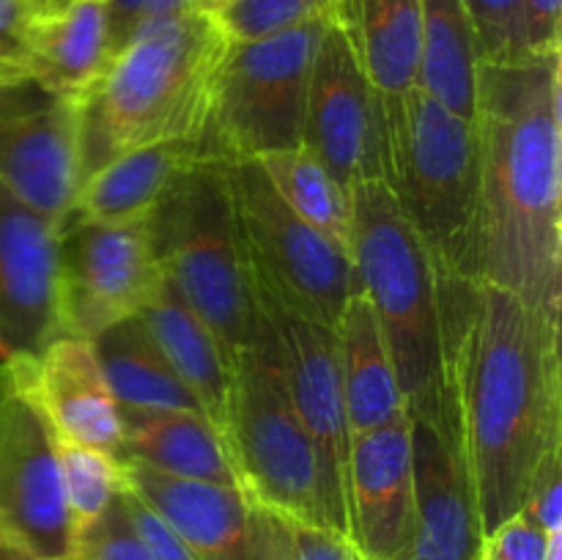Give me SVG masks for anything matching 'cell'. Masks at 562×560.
Segmentation results:
<instances>
[{
	"mask_svg": "<svg viewBox=\"0 0 562 560\" xmlns=\"http://www.w3.org/2000/svg\"><path fill=\"white\" fill-rule=\"evenodd\" d=\"M461 448L483 536L525 508L560 450V316L477 283L453 351Z\"/></svg>",
	"mask_w": 562,
	"mask_h": 560,
	"instance_id": "cell-1",
	"label": "cell"
},
{
	"mask_svg": "<svg viewBox=\"0 0 562 560\" xmlns=\"http://www.w3.org/2000/svg\"><path fill=\"white\" fill-rule=\"evenodd\" d=\"M477 137V283L560 316V53L481 64Z\"/></svg>",
	"mask_w": 562,
	"mask_h": 560,
	"instance_id": "cell-2",
	"label": "cell"
},
{
	"mask_svg": "<svg viewBox=\"0 0 562 560\" xmlns=\"http://www.w3.org/2000/svg\"><path fill=\"white\" fill-rule=\"evenodd\" d=\"M351 261L387 340L404 412L456 423L453 351L477 283L445 272L382 179L351 187Z\"/></svg>",
	"mask_w": 562,
	"mask_h": 560,
	"instance_id": "cell-3",
	"label": "cell"
},
{
	"mask_svg": "<svg viewBox=\"0 0 562 560\" xmlns=\"http://www.w3.org/2000/svg\"><path fill=\"white\" fill-rule=\"evenodd\" d=\"M228 42L192 9L124 44L80 99V184L132 148L198 141Z\"/></svg>",
	"mask_w": 562,
	"mask_h": 560,
	"instance_id": "cell-4",
	"label": "cell"
},
{
	"mask_svg": "<svg viewBox=\"0 0 562 560\" xmlns=\"http://www.w3.org/2000/svg\"><path fill=\"white\" fill-rule=\"evenodd\" d=\"M379 179L445 272L477 283V137L420 88L379 97Z\"/></svg>",
	"mask_w": 562,
	"mask_h": 560,
	"instance_id": "cell-5",
	"label": "cell"
},
{
	"mask_svg": "<svg viewBox=\"0 0 562 560\" xmlns=\"http://www.w3.org/2000/svg\"><path fill=\"white\" fill-rule=\"evenodd\" d=\"M154 250L168 283L234 357L261 327L223 159L198 157L151 212Z\"/></svg>",
	"mask_w": 562,
	"mask_h": 560,
	"instance_id": "cell-6",
	"label": "cell"
},
{
	"mask_svg": "<svg viewBox=\"0 0 562 560\" xmlns=\"http://www.w3.org/2000/svg\"><path fill=\"white\" fill-rule=\"evenodd\" d=\"M225 443L250 503L302 525L329 527L316 450L285 384L272 329L263 322L234 357ZM335 533V530H333Z\"/></svg>",
	"mask_w": 562,
	"mask_h": 560,
	"instance_id": "cell-7",
	"label": "cell"
},
{
	"mask_svg": "<svg viewBox=\"0 0 562 560\" xmlns=\"http://www.w3.org/2000/svg\"><path fill=\"white\" fill-rule=\"evenodd\" d=\"M335 16L250 42H228L212 82L198 152L209 159H261L302 146L313 55Z\"/></svg>",
	"mask_w": 562,
	"mask_h": 560,
	"instance_id": "cell-8",
	"label": "cell"
},
{
	"mask_svg": "<svg viewBox=\"0 0 562 560\" xmlns=\"http://www.w3.org/2000/svg\"><path fill=\"white\" fill-rule=\"evenodd\" d=\"M225 176L252 283L335 329L360 291L349 253L291 212L256 159L225 163Z\"/></svg>",
	"mask_w": 562,
	"mask_h": 560,
	"instance_id": "cell-9",
	"label": "cell"
},
{
	"mask_svg": "<svg viewBox=\"0 0 562 560\" xmlns=\"http://www.w3.org/2000/svg\"><path fill=\"white\" fill-rule=\"evenodd\" d=\"M151 214L124 223L66 217L58 236V302L64 335L93 340L140 316L162 289Z\"/></svg>",
	"mask_w": 562,
	"mask_h": 560,
	"instance_id": "cell-10",
	"label": "cell"
},
{
	"mask_svg": "<svg viewBox=\"0 0 562 560\" xmlns=\"http://www.w3.org/2000/svg\"><path fill=\"white\" fill-rule=\"evenodd\" d=\"M250 291L263 322L272 329L291 401H294L296 415L316 450L329 527L346 538L344 483L351 428L349 417H346L335 329L302 313L300 307L289 305L252 280Z\"/></svg>",
	"mask_w": 562,
	"mask_h": 560,
	"instance_id": "cell-11",
	"label": "cell"
},
{
	"mask_svg": "<svg viewBox=\"0 0 562 560\" xmlns=\"http://www.w3.org/2000/svg\"><path fill=\"white\" fill-rule=\"evenodd\" d=\"M0 536L42 558L71 560L75 552L55 432L5 362H0Z\"/></svg>",
	"mask_w": 562,
	"mask_h": 560,
	"instance_id": "cell-12",
	"label": "cell"
},
{
	"mask_svg": "<svg viewBox=\"0 0 562 560\" xmlns=\"http://www.w3.org/2000/svg\"><path fill=\"white\" fill-rule=\"evenodd\" d=\"M0 187L64 223L80 190V99L31 75L0 80Z\"/></svg>",
	"mask_w": 562,
	"mask_h": 560,
	"instance_id": "cell-13",
	"label": "cell"
},
{
	"mask_svg": "<svg viewBox=\"0 0 562 560\" xmlns=\"http://www.w3.org/2000/svg\"><path fill=\"white\" fill-rule=\"evenodd\" d=\"M302 146L322 159L346 190L379 179V93L335 20L313 55Z\"/></svg>",
	"mask_w": 562,
	"mask_h": 560,
	"instance_id": "cell-14",
	"label": "cell"
},
{
	"mask_svg": "<svg viewBox=\"0 0 562 560\" xmlns=\"http://www.w3.org/2000/svg\"><path fill=\"white\" fill-rule=\"evenodd\" d=\"M58 236L60 223L0 187V362L31 360L64 335Z\"/></svg>",
	"mask_w": 562,
	"mask_h": 560,
	"instance_id": "cell-15",
	"label": "cell"
},
{
	"mask_svg": "<svg viewBox=\"0 0 562 560\" xmlns=\"http://www.w3.org/2000/svg\"><path fill=\"white\" fill-rule=\"evenodd\" d=\"M346 541L360 560H406L415 533L409 417L351 434L344 483Z\"/></svg>",
	"mask_w": 562,
	"mask_h": 560,
	"instance_id": "cell-16",
	"label": "cell"
},
{
	"mask_svg": "<svg viewBox=\"0 0 562 560\" xmlns=\"http://www.w3.org/2000/svg\"><path fill=\"white\" fill-rule=\"evenodd\" d=\"M415 533L406 560H477L483 530L467 472L461 428L409 412Z\"/></svg>",
	"mask_w": 562,
	"mask_h": 560,
	"instance_id": "cell-17",
	"label": "cell"
},
{
	"mask_svg": "<svg viewBox=\"0 0 562 560\" xmlns=\"http://www.w3.org/2000/svg\"><path fill=\"white\" fill-rule=\"evenodd\" d=\"M5 366L58 437L121 453V406L91 340L58 335L42 355Z\"/></svg>",
	"mask_w": 562,
	"mask_h": 560,
	"instance_id": "cell-18",
	"label": "cell"
},
{
	"mask_svg": "<svg viewBox=\"0 0 562 560\" xmlns=\"http://www.w3.org/2000/svg\"><path fill=\"white\" fill-rule=\"evenodd\" d=\"M124 486L148 505L198 560H252L250 500L239 486L173 478L124 461Z\"/></svg>",
	"mask_w": 562,
	"mask_h": 560,
	"instance_id": "cell-19",
	"label": "cell"
},
{
	"mask_svg": "<svg viewBox=\"0 0 562 560\" xmlns=\"http://www.w3.org/2000/svg\"><path fill=\"white\" fill-rule=\"evenodd\" d=\"M110 58L104 0H64L49 5L27 33L25 75L64 97H86Z\"/></svg>",
	"mask_w": 562,
	"mask_h": 560,
	"instance_id": "cell-20",
	"label": "cell"
},
{
	"mask_svg": "<svg viewBox=\"0 0 562 560\" xmlns=\"http://www.w3.org/2000/svg\"><path fill=\"white\" fill-rule=\"evenodd\" d=\"M179 382L195 395L203 415L223 432L228 423L234 368L217 335L165 278L162 289L137 316Z\"/></svg>",
	"mask_w": 562,
	"mask_h": 560,
	"instance_id": "cell-21",
	"label": "cell"
},
{
	"mask_svg": "<svg viewBox=\"0 0 562 560\" xmlns=\"http://www.w3.org/2000/svg\"><path fill=\"white\" fill-rule=\"evenodd\" d=\"M119 456L165 475L239 486L223 432L201 412L121 410Z\"/></svg>",
	"mask_w": 562,
	"mask_h": 560,
	"instance_id": "cell-22",
	"label": "cell"
},
{
	"mask_svg": "<svg viewBox=\"0 0 562 560\" xmlns=\"http://www.w3.org/2000/svg\"><path fill=\"white\" fill-rule=\"evenodd\" d=\"M335 344L351 434L373 432L406 415L387 340L362 289L346 302L335 324Z\"/></svg>",
	"mask_w": 562,
	"mask_h": 560,
	"instance_id": "cell-23",
	"label": "cell"
},
{
	"mask_svg": "<svg viewBox=\"0 0 562 560\" xmlns=\"http://www.w3.org/2000/svg\"><path fill=\"white\" fill-rule=\"evenodd\" d=\"M198 157V141H168L119 154L82 181L66 217L88 223L148 217L176 176Z\"/></svg>",
	"mask_w": 562,
	"mask_h": 560,
	"instance_id": "cell-24",
	"label": "cell"
},
{
	"mask_svg": "<svg viewBox=\"0 0 562 560\" xmlns=\"http://www.w3.org/2000/svg\"><path fill=\"white\" fill-rule=\"evenodd\" d=\"M335 22L379 97H398L417 86L420 0H340Z\"/></svg>",
	"mask_w": 562,
	"mask_h": 560,
	"instance_id": "cell-25",
	"label": "cell"
},
{
	"mask_svg": "<svg viewBox=\"0 0 562 560\" xmlns=\"http://www.w3.org/2000/svg\"><path fill=\"white\" fill-rule=\"evenodd\" d=\"M420 66L417 88L461 119H475L477 55L475 31L464 0H420Z\"/></svg>",
	"mask_w": 562,
	"mask_h": 560,
	"instance_id": "cell-26",
	"label": "cell"
},
{
	"mask_svg": "<svg viewBox=\"0 0 562 560\" xmlns=\"http://www.w3.org/2000/svg\"><path fill=\"white\" fill-rule=\"evenodd\" d=\"M91 344L121 410L201 412L203 415L195 395L170 371L137 316L113 324Z\"/></svg>",
	"mask_w": 562,
	"mask_h": 560,
	"instance_id": "cell-27",
	"label": "cell"
},
{
	"mask_svg": "<svg viewBox=\"0 0 562 560\" xmlns=\"http://www.w3.org/2000/svg\"><path fill=\"white\" fill-rule=\"evenodd\" d=\"M256 163L261 165L278 195L289 203L291 212L300 214L307 225L351 256V228H355L351 190H346L329 173L322 159L313 157L305 146H296L267 154Z\"/></svg>",
	"mask_w": 562,
	"mask_h": 560,
	"instance_id": "cell-28",
	"label": "cell"
},
{
	"mask_svg": "<svg viewBox=\"0 0 562 560\" xmlns=\"http://www.w3.org/2000/svg\"><path fill=\"white\" fill-rule=\"evenodd\" d=\"M55 453L60 467L66 508L75 538L110 508L124 489V461L108 450L75 443L55 434Z\"/></svg>",
	"mask_w": 562,
	"mask_h": 560,
	"instance_id": "cell-29",
	"label": "cell"
},
{
	"mask_svg": "<svg viewBox=\"0 0 562 560\" xmlns=\"http://www.w3.org/2000/svg\"><path fill=\"white\" fill-rule=\"evenodd\" d=\"M338 3L340 0H225L214 20L231 42H250L335 16Z\"/></svg>",
	"mask_w": 562,
	"mask_h": 560,
	"instance_id": "cell-30",
	"label": "cell"
},
{
	"mask_svg": "<svg viewBox=\"0 0 562 560\" xmlns=\"http://www.w3.org/2000/svg\"><path fill=\"white\" fill-rule=\"evenodd\" d=\"M121 492L110 508L75 538L71 560H154L132 525Z\"/></svg>",
	"mask_w": 562,
	"mask_h": 560,
	"instance_id": "cell-31",
	"label": "cell"
},
{
	"mask_svg": "<svg viewBox=\"0 0 562 560\" xmlns=\"http://www.w3.org/2000/svg\"><path fill=\"white\" fill-rule=\"evenodd\" d=\"M481 64H510L519 55V0H464Z\"/></svg>",
	"mask_w": 562,
	"mask_h": 560,
	"instance_id": "cell-32",
	"label": "cell"
},
{
	"mask_svg": "<svg viewBox=\"0 0 562 560\" xmlns=\"http://www.w3.org/2000/svg\"><path fill=\"white\" fill-rule=\"evenodd\" d=\"M108 5V31H110V55L119 53L124 44L151 27L179 20L192 11V0H104Z\"/></svg>",
	"mask_w": 562,
	"mask_h": 560,
	"instance_id": "cell-33",
	"label": "cell"
},
{
	"mask_svg": "<svg viewBox=\"0 0 562 560\" xmlns=\"http://www.w3.org/2000/svg\"><path fill=\"white\" fill-rule=\"evenodd\" d=\"M549 541L552 536H547L519 511L483 536L477 560H547Z\"/></svg>",
	"mask_w": 562,
	"mask_h": 560,
	"instance_id": "cell-34",
	"label": "cell"
},
{
	"mask_svg": "<svg viewBox=\"0 0 562 560\" xmlns=\"http://www.w3.org/2000/svg\"><path fill=\"white\" fill-rule=\"evenodd\" d=\"M562 0H519V55L549 58L560 53Z\"/></svg>",
	"mask_w": 562,
	"mask_h": 560,
	"instance_id": "cell-35",
	"label": "cell"
},
{
	"mask_svg": "<svg viewBox=\"0 0 562 560\" xmlns=\"http://www.w3.org/2000/svg\"><path fill=\"white\" fill-rule=\"evenodd\" d=\"M560 481H562L560 450H554V453L543 461L541 470L536 472V478H532V486L530 492H527L525 508H521V514H525L532 525L541 527L547 536H558V533H562Z\"/></svg>",
	"mask_w": 562,
	"mask_h": 560,
	"instance_id": "cell-36",
	"label": "cell"
},
{
	"mask_svg": "<svg viewBox=\"0 0 562 560\" xmlns=\"http://www.w3.org/2000/svg\"><path fill=\"white\" fill-rule=\"evenodd\" d=\"M280 519V530H283L285 552L289 560H360L351 544L344 536L324 527L302 525L294 519Z\"/></svg>",
	"mask_w": 562,
	"mask_h": 560,
	"instance_id": "cell-37",
	"label": "cell"
},
{
	"mask_svg": "<svg viewBox=\"0 0 562 560\" xmlns=\"http://www.w3.org/2000/svg\"><path fill=\"white\" fill-rule=\"evenodd\" d=\"M49 5L53 0H0V55L20 71H25L27 33Z\"/></svg>",
	"mask_w": 562,
	"mask_h": 560,
	"instance_id": "cell-38",
	"label": "cell"
},
{
	"mask_svg": "<svg viewBox=\"0 0 562 560\" xmlns=\"http://www.w3.org/2000/svg\"><path fill=\"white\" fill-rule=\"evenodd\" d=\"M121 497H124L137 536L143 538V544H146V549L151 552L154 560H198L195 555H192V549L187 547V544L181 541V538L176 536V533L170 530L143 500H137L130 489L124 486Z\"/></svg>",
	"mask_w": 562,
	"mask_h": 560,
	"instance_id": "cell-39",
	"label": "cell"
},
{
	"mask_svg": "<svg viewBox=\"0 0 562 560\" xmlns=\"http://www.w3.org/2000/svg\"><path fill=\"white\" fill-rule=\"evenodd\" d=\"M250 522H252V560H289L278 516H274L272 511L261 508V505L250 503Z\"/></svg>",
	"mask_w": 562,
	"mask_h": 560,
	"instance_id": "cell-40",
	"label": "cell"
},
{
	"mask_svg": "<svg viewBox=\"0 0 562 560\" xmlns=\"http://www.w3.org/2000/svg\"><path fill=\"white\" fill-rule=\"evenodd\" d=\"M0 560H53V558H42V555L27 552V549L16 547V544H11L9 538L0 536Z\"/></svg>",
	"mask_w": 562,
	"mask_h": 560,
	"instance_id": "cell-41",
	"label": "cell"
},
{
	"mask_svg": "<svg viewBox=\"0 0 562 560\" xmlns=\"http://www.w3.org/2000/svg\"><path fill=\"white\" fill-rule=\"evenodd\" d=\"M223 3L225 0H192V5H195L198 11H206V14H217Z\"/></svg>",
	"mask_w": 562,
	"mask_h": 560,
	"instance_id": "cell-42",
	"label": "cell"
},
{
	"mask_svg": "<svg viewBox=\"0 0 562 560\" xmlns=\"http://www.w3.org/2000/svg\"><path fill=\"white\" fill-rule=\"evenodd\" d=\"M53 3H64V0H53Z\"/></svg>",
	"mask_w": 562,
	"mask_h": 560,
	"instance_id": "cell-43",
	"label": "cell"
}]
</instances>
